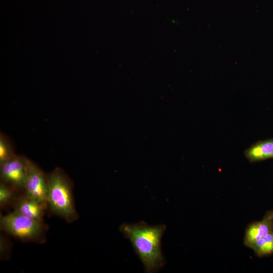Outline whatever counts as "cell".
<instances>
[{
  "mask_svg": "<svg viewBox=\"0 0 273 273\" xmlns=\"http://www.w3.org/2000/svg\"><path fill=\"white\" fill-rule=\"evenodd\" d=\"M16 189L3 181L0 183V207L5 208L13 205L19 196L16 195Z\"/></svg>",
  "mask_w": 273,
  "mask_h": 273,
  "instance_id": "30bf717a",
  "label": "cell"
},
{
  "mask_svg": "<svg viewBox=\"0 0 273 273\" xmlns=\"http://www.w3.org/2000/svg\"><path fill=\"white\" fill-rule=\"evenodd\" d=\"M250 249L260 257L273 254V230L257 241Z\"/></svg>",
  "mask_w": 273,
  "mask_h": 273,
  "instance_id": "9c48e42d",
  "label": "cell"
},
{
  "mask_svg": "<svg viewBox=\"0 0 273 273\" xmlns=\"http://www.w3.org/2000/svg\"><path fill=\"white\" fill-rule=\"evenodd\" d=\"M14 211L27 217L43 220L48 208L47 202L30 197L24 194L19 196L13 205Z\"/></svg>",
  "mask_w": 273,
  "mask_h": 273,
  "instance_id": "8992f818",
  "label": "cell"
},
{
  "mask_svg": "<svg viewBox=\"0 0 273 273\" xmlns=\"http://www.w3.org/2000/svg\"><path fill=\"white\" fill-rule=\"evenodd\" d=\"M15 154L9 139L3 133L0 135V164L12 158Z\"/></svg>",
  "mask_w": 273,
  "mask_h": 273,
  "instance_id": "8fae6325",
  "label": "cell"
},
{
  "mask_svg": "<svg viewBox=\"0 0 273 273\" xmlns=\"http://www.w3.org/2000/svg\"><path fill=\"white\" fill-rule=\"evenodd\" d=\"M48 192L47 202L50 211L65 220L72 223L78 219L70 178L61 168L57 167L48 174Z\"/></svg>",
  "mask_w": 273,
  "mask_h": 273,
  "instance_id": "7a4b0ae2",
  "label": "cell"
},
{
  "mask_svg": "<svg viewBox=\"0 0 273 273\" xmlns=\"http://www.w3.org/2000/svg\"><path fill=\"white\" fill-rule=\"evenodd\" d=\"M273 230V211H269L263 218L250 223L246 228L244 237V245L251 248L258 240Z\"/></svg>",
  "mask_w": 273,
  "mask_h": 273,
  "instance_id": "52a82bcc",
  "label": "cell"
},
{
  "mask_svg": "<svg viewBox=\"0 0 273 273\" xmlns=\"http://www.w3.org/2000/svg\"><path fill=\"white\" fill-rule=\"evenodd\" d=\"M1 229L23 242L43 243L46 241L47 226L43 220L22 215L15 211L0 217Z\"/></svg>",
  "mask_w": 273,
  "mask_h": 273,
  "instance_id": "3957f363",
  "label": "cell"
},
{
  "mask_svg": "<svg viewBox=\"0 0 273 273\" xmlns=\"http://www.w3.org/2000/svg\"><path fill=\"white\" fill-rule=\"evenodd\" d=\"M244 155L252 163L273 159V138L255 142L245 150Z\"/></svg>",
  "mask_w": 273,
  "mask_h": 273,
  "instance_id": "ba28073f",
  "label": "cell"
},
{
  "mask_svg": "<svg viewBox=\"0 0 273 273\" xmlns=\"http://www.w3.org/2000/svg\"><path fill=\"white\" fill-rule=\"evenodd\" d=\"M48 174L34 162L27 160V175L24 194L47 202L48 192Z\"/></svg>",
  "mask_w": 273,
  "mask_h": 273,
  "instance_id": "5b68a950",
  "label": "cell"
},
{
  "mask_svg": "<svg viewBox=\"0 0 273 273\" xmlns=\"http://www.w3.org/2000/svg\"><path fill=\"white\" fill-rule=\"evenodd\" d=\"M28 158L15 155L8 161L0 164L1 181L18 191H24L27 175Z\"/></svg>",
  "mask_w": 273,
  "mask_h": 273,
  "instance_id": "277c9868",
  "label": "cell"
},
{
  "mask_svg": "<svg viewBox=\"0 0 273 273\" xmlns=\"http://www.w3.org/2000/svg\"><path fill=\"white\" fill-rule=\"evenodd\" d=\"M166 228L164 224L150 226L145 222L124 223L120 226V231L131 243L146 272H156L165 263L161 238Z\"/></svg>",
  "mask_w": 273,
  "mask_h": 273,
  "instance_id": "6da1fadb",
  "label": "cell"
},
{
  "mask_svg": "<svg viewBox=\"0 0 273 273\" xmlns=\"http://www.w3.org/2000/svg\"><path fill=\"white\" fill-rule=\"evenodd\" d=\"M10 244L9 241L3 236L0 238L1 258L6 259L10 254Z\"/></svg>",
  "mask_w": 273,
  "mask_h": 273,
  "instance_id": "7c38bea8",
  "label": "cell"
}]
</instances>
